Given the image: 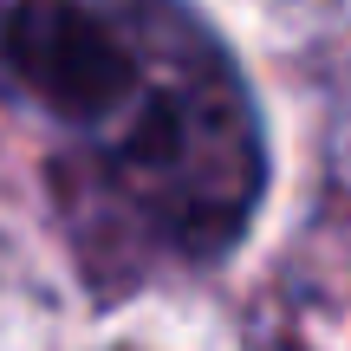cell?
Segmentation results:
<instances>
[{
  "label": "cell",
  "mask_w": 351,
  "mask_h": 351,
  "mask_svg": "<svg viewBox=\"0 0 351 351\" xmlns=\"http://www.w3.org/2000/svg\"><path fill=\"white\" fill-rule=\"evenodd\" d=\"M0 72L46 124L65 234L98 287L221 267L267 195V124L189 0H13Z\"/></svg>",
  "instance_id": "1"
}]
</instances>
